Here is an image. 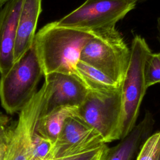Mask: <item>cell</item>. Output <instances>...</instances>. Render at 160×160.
<instances>
[{
    "label": "cell",
    "instance_id": "obj_1",
    "mask_svg": "<svg viewBox=\"0 0 160 160\" xmlns=\"http://www.w3.org/2000/svg\"><path fill=\"white\" fill-rule=\"evenodd\" d=\"M93 36L91 32L60 26L55 21L44 26L36 34L34 42L44 76L51 72L77 74L81 51Z\"/></svg>",
    "mask_w": 160,
    "mask_h": 160
},
{
    "label": "cell",
    "instance_id": "obj_2",
    "mask_svg": "<svg viewBox=\"0 0 160 160\" xmlns=\"http://www.w3.org/2000/svg\"><path fill=\"white\" fill-rule=\"evenodd\" d=\"M44 76L34 44L0 78V101L7 113L19 112L38 91Z\"/></svg>",
    "mask_w": 160,
    "mask_h": 160
},
{
    "label": "cell",
    "instance_id": "obj_3",
    "mask_svg": "<svg viewBox=\"0 0 160 160\" xmlns=\"http://www.w3.org/2000/svg\"><path fill=\"white\" fill-rule=\"evenodd\" d=\"M129 63L121 86V114L118 138H125L134 128L147 87L144 79V66L151 52L144 38L136 35L130 48Z\"/></svg>",
    "mask_w": 160,
    "mask_h": 160
},
{
    "label": "cell",
    "instance_id": "obj_4",
    "mask_svg": "<svg viewBox=\"0 0 160 160\" xmlns=\"http://www.w3.org/2000/svg\"><path fill=\"white\" fill-rule=\"evenodd\" d=\"M130 55V49L114 28L94 34L82 50L80 61L99 69L121 85Z\"/></svg>",
    "mask_w": 160,
    "mask_h": 160
},
{
    "label": "cell",
    "instance_id": "obj_5",
    "mask_svg": "<svg viewBox=\"0 0 160 160\" xmlns=\"http://www.w3.org/2000/svg\"><path fill=\"white\" fill-rule=\"evenodd\" d=\"M121 114L120 87L112 90L88 89L76 117L98 132L106 144L119 140Z\"/></svg>",
    "mask_w": 160,
    "mask_h": 160
},
{
    "label": "cell",
    "instance_id": "obj_6",
    "mask_svg": "<svg viewBox=\"0 0 160 160\" xmlns=\"http://www.w3.org/2000/svg\"><path fill=\"white\" fill-rule=\"evenodd\" d=\"M139 0H86L56 21L57 25L97 34L116 28V24L134 8Z\"/></svg>",
    "mask_w": 160,
    "mask_h": 160
},
{
    "label": "cell",
    "instance_id": "obj_7",
    "mask_svg": "<svg viewBox=\"0 0 160 160\" xmlns=\"http://www.w3.org/2000/svg\"><path fill=\"white\" fill-rule=\"evenodd\" d=\"M45 114L41 96L38 92L19 112L11 126L9 139L4 160H29L32 139L38 121Z\"/></svg>",
    "mask_w": 160,
    "mask_h": 160
},
{
    "label": "cell",
    "instance_id": "obj_8",
    "mask_svg": "<svg viewBox=\"0 0 160 160\" xmlns=\"http://www.w3.org/2000/svg\"><path fill=\"white\" fill-rule=\"evenodd\" d=\"M44 77L38 92L44 104L45 114L59 107H79L88 92V87L78 74L51 72Z\"/></svg>",
    "mask_w": 160,
    "mask_h": 160
},
{
    "label": "cell",
    "instance_id": "obj_9",
    "mask_svg": "<svg viewBox=\"0 0 160 160\" xmlns=\"http://www.w3.org/2000/svg\"><path fill=\"white\" fill-rule=\"evenodd\" d=\"M106 143L101 134L76 116L68 118L54 142L53 159L91 151Z\"/></svg>",
    "mask_w": 160,
    "mask_h": 160
},
{
    "label": "cell",
    "instance_id": "obj_10",
    "mask_svg": "<svg viewBox=\"0 0 160 160\" xmlns=\"http://www.w3.org/2000/svg\"><path fill=\"white\" fill-rule=\"evenodd\" d=\"M24 0H9L0 11V75L14 63V46Z\"/></svg>",
    "mask_w": 160,
    "mask_h": 160
},
{
    "label": "cell",
    "instance_id": "obj_11",
    "mask_svg": "<svg viewBox=\"0 0 160 160\" xmlns=\"http://www.w3.org/2000/svg\"><path fill=\"white\" fill-rule=\"evenodd\" d=\"M42 0H24L19 14L14 46V62L32 46L42 11Z\"/></svg>",
    "mask_w": 160,
    "mask_h": 160
},
{
    "label": "cell",
    "instance_id": "obj_12",
    "mask_svg": "<svg viewBox=\"0 0 160 160\" xmlns=\"http://www.w3.org/2000/svg\"><path fill=\"white\" fill-rule=\"evenodd\" d=\"M154 119L149 111L132 130L115 146L108 149L104 160H136L144 141L151 134Z\"/></svg>",
    "mask_w": 160,
    "mask_h": 160
},
{
    "label": "cell",
    "instance_id": "obj_13",
    "mask_svg": "<svg viewBox=\"0 0 160 160\" xmlns=\"http://www.w3.org/2000/svg\"><path fill=\"white\" fill-rule=\"evenodd\" d=\"M78 108L75 106H62L46 112L39 118L36 131L55 142L66 120L70 117L76 116Z\"/></svg>",
    "mask_w": 160,
    "mask_h": 160
},
{
    "label": "cell",
    "instance_id": "obj_14",
    "mask_svg": "<svg viewBox=\"0 0 160 160\" xmlns=\"http://www.w3.org/2000/svg\"><path fill=\"white\" fill-rule=\"evenodd\" d=\"M76 72L88 89L112 90L121 86L99 69L81 61L77 64Z\"/></svg>",
    "mask_w": 160,
    "mask_h": 160
},
{
    "label": "cell",
    "instance_id": "obj_15",
    "mask_svg": "<svg viewBox=\"0 0 160 160\" xmlns=\"http://www.w3.org/2000/svg\"><path fill=\"white\" fill-rule=\"evenodd\" d=\"M54 142L35 131L29 160H53Z\"/></svg>",
    "mask_w": 160,
    "mask_h": 160
},
{
    "label": "cell",
    "instance_id": "obj_16",
    "mask_svg": "<svg viewBox=\"0 0 160 160\" xmlns=\"http://www.w3.org/2000/svg\"><path fill=\"white\" fill-rule=\"evenodd\" d=\"M144 79L147 88L160 83V52H151L144 66Z\"/></svg>",
    "mask_w": 160,
    "mask_h": 160
},
{
    "label": "cell",
    "instance_id": "obj_17",
    "mask_svg": "<svg viewBox=\"0 0 160 160\" xmlns=\"http://www.w3.org/2000/svg\"><path fill=\"white\" fill-rule=\"evenodd\" d=\"M160 149V131L151 134L143 143L136 160H156Z\"/></svg>",
    "mask_w": 160,
    "mask_h": 160
},
{
    "label": "cell",
    "instance_id": "obj_18",
    "mask_svg": "<svg viewBox=\"0 0 160 160\" xmlns=\"http://www.w3.org/2000/svg\"><path fill=\"white\" fill-rule=\"evenodd\" d=\"M109 147L104 144L94 149L81 154L54 159L53 160H104Z\"/></svg>",
    "mask_w": 160,
    "mask_h": 160
},
{
    "label": "cell",
    "instance_id": "obj_19",
    "mask_svg": "<svg viewBox=\"0 0 160 160\" xmlns=\"http://www.w3.org/2000/svg\"><path fill=\"white\" fill-rule=\"evenodd\" d=\"M11 133V126H6L0 132V160H4Z\"/></svg>",
    "mask_w": 160,
    "mask_h": 160
},
{
    "label": "cell",
    "instance_id": "obj_20",
    "mask_svg": "<svg viewBox=\"0 0 160 160\" xmlns=\"http://www.w3.org/2000/svg\"><path fill=\"white\" fill-rule=\"evenodd\" d=\"M8 122V118L0 111V132L7 126Z\"/></svg>",
    "mask_w": 160,
    "mask_h": 160
},
{
    "label": "cell",
    "instance_id": "obj_21",
    "mask_svg": "<svg viewBox=\"0 0 160 160\" xmlns=\"http://www.w3.org/2000/svg\"><path fill=\"white\" fill-rule=\"evenodd\" d=\"M157 29L158 31V40L160 43V17L158 18L157 20Z\"/></svg>",
    "mask_w": 160,
    "mask_h": 160
},
{
    "label": "cell",
    "instance_id": "obj_22",
    "mask_svg": "<svg viewBox=\"0 0 160 160\" xmlns=\"http://www.w3.org/2000/svg\"><path fill=\"white\" fill-rule=\"evenodd\" d=\"M9 1V0H0V7H2V6H4Z\"/></svg>",
    "mask_w": 160,
    "mask_h": 160
},
{
    "label": "cell",
    "instance_id": "obj_23",
    "mask_svg": "<svg viewBox=\"0 0 160 160\" xmlns=\"http://www.w3.org/2000/svg\"><path fill=\"white\" fill-rule=\"evenodd\" d=\"M156 160H160V149H159V152H158V156H157V157H156Z\"/></svg>",
    "mask_w": 160,
    "mask_h": 160
}]
</instances>
